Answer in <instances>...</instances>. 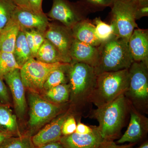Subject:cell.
Here are the masks:
<instances>
[{"mask_svg": "<svg viewBox=\"0 0 148 148\" xmlns=\"http://www.w3.org/2000/svg\"><path fill=\"white\" fill-rule=\"evenodd\" d=\"M130 82L125 93L130 104L142 113L148 110V65L134 62L129 69Z\"/></svg>", "mask_w": 148, "mask_h": 148, "instance_id": "5", "label": "cell"}, {"mask_svg": "<svg viewBox=\"0 0 148 148\" xmlns=\"http://www.w3.org/2000/svg\"><path fill=\"white\" fill-rule=\"evenodd\" d=\"M89 12L80 1L74 3L68 0H53L48 16L71 29L78 22L87 18Z\"/></svg>", "mask_w": 148, "mask_h": 148, "instance_id": "9", "label": "cell"}, {"mask_svg": "<svg viewBox=\"0 0 148 148\" xmlns=\"http://www.w3.org/2000/svg\"><path fill=\"white\" fill-rule=\"evenodd\" d=\"M45 39L48 40L57 49L65 63L72 62L70 52L74 39L71 29L64 25L49 23L44 32Z\"/></svg>", "mask_w": 148, "mask_h": 148, "instance_id": "10", "label": "cell"}, {"mask_svg": "<svg viewBox=\"0 0 148 148\" xmlns=\"http://www.w3.org/2000/svg\"><path fill=\"white\" fill-rule=\"evenodd\" d=\"M71 29L75 39L94 46L101 45L95 36V25L88 18L78 22Z\"/></svg>", "mask_w": 148, "mask_h": 148, "instance_id": "18", "label": "cell"}, {"mask_svg": "<svg viewBox=\"0 0 148 148\" xmlns=\"http://www.w3.org/2000/svg\"><path fill=\"white\" fill-rule=\"evenodd\" d=\"M45 91V99L54 104L61 105L70 100V87L69 84L59 85Z\"/></svg>", "mask_w": 148, "mask_h": 148, "instance_id": "24", "label": "cell"}, {"mask_svg": "<svg viewBox=\"0 0 148 148\" xmlns=\"http://www.w3.org/2000/svg\"><path fill=\"white\" fill-rule=\"evenodd\" d=\"M8 106L0 105V131L13 136H22L16 116Z\"/></svg>", "mask_w": 148, "mask_h": 148, "instance_id": "20", "label": "cell"}, {"mask_svg": "<svg viewBox=\"0 0 148 148\" xmlns=\"http://www.w3.org/2000/svg\"><path fill=\"white\" fill-rule=\"evenodd\" d=\"M22 30L24 31V34H25L26 40H27L28 46H29L31 51H32L33 57L35 58L36 56V52H35L34 43L32 32H31V30H29V29H24V30Z\"/></svg>", "mask_w": 148, "mask_h": 148, "instance_id": "34", "label": "cell"}, {"mask_svg": "<svg viewBox=\"0 0 148 148\" xmlns=\"http://www.w3.org/2000/svg\"><path fill=\"white\" fill-rule=\"evenodd\" d=\"M43 0H28L31 10L36 13L43 14L42 10Z\"/></svg>", "mask_w": 148, "mask_h": 148, "instance_id": "35", "label": "cell"}, {"mask_svg": "<svg viewBox=\"0 0 148 148\" xmlns=\"http://www.w3.org/2000/svg\"><path fill=\"white\" fill-rule=\"evenodd\" d=\"M10 88L13 98L14 108L17 116L22 118L26 113L27 101L25 86L21 79L20 69H16L3 77Z\"/></svg>", "mask_w": 148, "mask_h": 148, "instance_id": "14", "label": "cell"}, {"mask_svg": "<svg viewBox=\"0 0 148 148\" xmlns=\"http://www.w3.org/2000/svg\"><path fill=\"white\" fill-rule=\"evenodd\" d=\"M77 123L73 116L70 115L65 120L61 128L62 136H67L75 132Z\"/></svg>", "mask_w": 148, "mask_h": 148, "instance_id": "30", "label": "cell"}, {"mask_svg": "<svg viewBox=\"0 0 148 148\" xmlns=\"http://www.w3.org/2000/svg\"><path fill=\"white\" fill-rule=\"evenodd\" d=\"M148 15V1L144 2L136 5L135 9V18L139 20Z\"/></svg>", "mask_w": 148, "mask_h": 148, "instance_id": "32", "label": "cell"}, {"mask_svg": "<svg viewBox=\"0 0 148 148\" xmlns=\"http://www.w3.org/2000/svg\"><path fill=\"white\" fill-rule=\"evenodd\" d=\"M16 7L12 0H0V31L12 18Z\"/></svg>", "mask_w": 148, "mask_h": 148, "instance_id": "27", "label": "cell"}, {"mask_svg": "<svg viewBox=\"0 0 148 148\" xmlns=\"http://www.w3.org/2000/svg\"><path fill=\"white\" fill-rule=\"evenodd\" d=\"M136 4L129 0H114L112 8V20L117 36L128 42L135 28Z\"/></svg>", "mask_w": 148, "mask_h": 148, "instance_id": "6", "label": "cell"}, {"mask_svg": "<svg viewBox=\"0 0 148 148\" xmlns=\"http://www.w3.org/2000/svg\"><path fill=\"white\" fill-rule=\"evenodd\" d=\"M64 63L47 64L32 58L20 69L24 86L31 92H37L43 89L44 84L51 73Z\"/></svg>", "mask_w": 148, "mask_h": 148, "instance_id": "7", "label": "cell"}, {"mask_svg": "<svg viewBox=\"0 0 148 148\" xmlns=\"http://www.w3.org/2000/svg\"><path fill=\"white\" fill-rule=\"evenodd\" d=\"M0 101L2 104L8 105L10 103V97L7 88L3 79L0 77Z\"/></svg>", "mask_w": 148, "mask_h": 148, "instance_id": "33", "label": "cell"}, {"mask_svg": "<svg viewBox=\"0 0 148 148\" xmlns=\"http://www.w3.org/2000/svg\"><path fill=\"white\" fill-rule=\"evenodd\" d=\"M129 69L117 71L104 72L97 75L90 103L97 108L110 103L128 89Z\"/></svg>", "mask_w": 148, "mask_h": 148, "instance_id": "2", "label": "cell"}, {"mask_svg": "<svg viewBox=\"0 0 148 148\" xmlns=\"http://www.w3.org/2000/svg\"><path fill=\"white\" fill-rule=\"evenodd\" d=\"M70 64L64 63L51 73L44 84L43 89L46 90L59 85L69 83Z\"/></svg>", "mask_w": 148, "mask_h": 148, "instance_id": "23", "label": "cell"}, {"mask_svg": "<svg viewBox=\"0 0 148 148\" xmlns=\"http://www.w3.org/2000/svg\"><path fill=\"white\" fill-rule=\"evenodd\" d=\"M114 0H81L84 6L89 11V12L101 10L107 7L110 6L112 5Z\"/></svg>", "mask_w": 148, "mask_h": 148, "instance_id": "29", "label": "cell"}, {"mask_svg": "<svg viewBox=\"0 0 148 148\" xmlns=\"http://www.w3.org/2000/svg\"><path fill=\"white\" fill-rule=\"evenodd\" d=\"M128 47L134 62L148 65V31L137 28L128 42Z\"/></svg>", "mask_w": 148, "mask_h": 148, "instance_id": "17", "label": "cell"}, {"mask_svg": "<svg viewBox=\"0 0 148 148\" xmlns=\"http://www.w3.org/2000/svg\"><path fill=\"white\" fill-rule=\"evenodd\" d=\"M106 141L101 136L98 126H93L90 133L80 134L75 132L62 136L59 142L65 148H101Z\"/></svg>", "mask_w": 148, "mask_h": 148, "instance_id": "12", "label": "cell"}, {"mask_svg": "<svg viewBox=\"0 0 148 148\" xmlns=\"http://www.w3.org/2000/svg\"><path fill=\"white\" fill-rule=\"evenodd\" d=\"M17 7L31 10L28 0H12Z\"/></svg>", "mask_w": 148, "mask_h": 148, "instance_id": "38", "label": "cell"}, {"mask_svg": "<svg viewBox=\"0 0 148 148\" xmlns=\"http://www.w3.org/2000/svg\"><path fill=\"white\" fill-rule=\"evenodd\" d=\"M13 53L21 68L31 58H34L27 44L25 34L21 29L18 32Z\"/></svg>", "mask_w": 148, "mask_h": 148, "instance_id": "22", "label": "cell"}, {"mask_svg": "<svg viewBox=\"0 0 148 148\" xmlns=\"http://www.w3.org/2000/svg\"><path fill=\"white\" fill-rule=\"evenodd\" d=\"M70 115L69 111L62 113L32 136V141L35 147L38 148L48 143L59 142L62 136V125Z\"/></svg>", "mask_w": 148, "mask_h": 148, "instance_id": "13", "label": "cell"}, {"mask_svg": "<svg viewBox=\"0 0 148 148\" xmlns=\"http://www.w3.org/2000/svg\"><path fill=\"white\" fill-rule=\"evenodd\" d=\"M21 27L13 18L0 31V52L13 53Z\"/></svg>", "mask_w": 148, "mask_h": 148, "instance_id": "19", "label": "cell"}, {"mask_svg": "<svg viewBox=\"0 0 148 148\" xmlns=\"http://www.w3.org/2000/svg\"><path fill=\"white\" fill-rule=\"evenodd\" d=\"M130 103L124 94L110 103L91 112V118L97 120L99 132L106 141H114L119 137L130 109Z\"/></svg>", "mask_w": 148, "mask_h": 148, "instance_id": "1", "label": "cell"}, {"mask_svg": "<svg viewBox=\"0 0 148 148\" xmlns=\"http://www.w3.org/2000/svg\"><path fill=\"white\" fill-rule=\"evenodd\" d=\"M13 53L0 52V77H3L16 69H20Z\"/></svg>", "mask_w": 148, "mask_h": 148, "instance_id": "26", "label": "cell"}, {"mask_svg": "<svg viewBox=\"0 0 148 148\" xmlns=\"http://www.w3.org/2000/svg\"><path fill=\"white\" fill-rule=\"evenodd\" d=\"M92 23L95 26V36L101 43L117 36L115 27L112 22L109 24L102 21L100 17H97L94 19Z\"/></svg>", "mask_w": 148, "mask_h": 148, "instance_id": "25", "label": "cell"}, {"mask_svg": "<svg viewBox=\"0 0 148 148\" xmlns=\"http://www.w3.org/2000/svg\"><path fill=\"white\" fill-rule=\"evenodd\" d=\"M12 136H13L10 134L0 131V145H1L6 140Z\"/></svg>", "mask_w": 148, "mask_h": 148, "instance_id": "40", "label": "cell"}, {"mask_svg": "<svg viewBox=\"0 0 148 148\" xmlns=\"http://www.w3.org/2000/svg\"><path fill=\"white\" fill-rule=\"evenodd\" d=\"M30 110L28 123L32 131L39 129L58 115L62 113L61 105L49 102L37 92H31L29 95Z\"/></svg>", "mask_w": 148, "mask_h": 148, "instance_id": "8", "label": "cell"}, {"mask_svg": "<svg viewBox=\"0 0 148 148\" xmlns=\"http://www.w3.org/2000/svg\"><path fill=\"white\" fill-rule=\"evenodd\" d=\"M93 127V125L88 126L79 121L77 124L76 129L75 132L80 134H88L92 132Z\"/></svg>", "mask_w": 148, "mask_h": 148, "instance_id": "36", "label": "cell"}, {"mask_svg": "<svg viewBox=\"0 0 148 148\" xmlns=\"http://www.w3.org/2000/svg\"><path fill=\"white\" fill-rule=\"evenodd\" d=\"M30 30L32 32V36H33V40L34 43L35 52L36 56L37 51L40 47L42 45L45 39L44 36V33L38 30H34V29H32Z\"/></svg>", "mask_w": 148, "mask_h": 148, "instance_id": "31", "label": "cell"}, {"mask_svg": "<svg viewBox=\"0 0 148 148\" xmlns=\"http://www.w3.org/2000/svg\"><path fill=\"white\" fill-rule=\"evenodd\" d=\"M138 148H148V143L147 141L143 143L140 147Z\"/></svg>", "mask_w": 148, "mask_h": 148, "instance_id": "42", "label": "cell"}, {"mask_svg": "<svg viewBox=\"0 0 148 148\" xmlns=\"http://www.w3.org/2000/svg\"><path fill=\"white\" fill-rule=\"evenodd\" d=\"M97 75L95 69L87 64L72 61L69 73L70 98L78 106L85 107L90 103Z\"/></svg>", "mask_w": 148, "mask_h": 148, "instance_id": "4", "label": "cell"}, {"mask_svg": "<svg viewBox=\"0 0 148 148\" xmlns=\"http://www.w3.org/2000/svg\"><path fill=\"white\" fill-rule=\"evenodd\" d=\"M134 145V143H130L128 145H117L114 141H106L101 148H132Z\"/></svg>", "mask_w": 148, "mask_h": 148, "instance_id": "37", "label": "cell"}, {"mask_svg": "<svg viewBox=\"0 0 148 148\" xmlns=\"http://www.w3.org/2000/svg\"><path fill=\"white\" fill-rule=\"evenodd\" d=\"M70 54L72 61L84 63L94 68L99 61V47L90 45L74 39Z\"/></svg>", "mask_w": 148, "mask_h": 148, "instance_id": "16", "label": "cell"}, {"mask_svg": "<svg viewBox=\"0 0 148 148\" xmlns=\"http://www.w3.org/2000/svg\"><path fill=\"white\" fill-rule=\"evenodd\" d=\"M100 56L94 68L97 75L104 72L128 69L134 62L128 47V42L116 36L99 46Z\"/></svg>", "mask_w": 148, "mask_h": 148, "instance_id": "3", "label": "cell"}, {"mask_svg": "<svg viewBox=\"0 0 148 148\" xmlns=\"http://www.w3.org/2000/svg\"><path fill=\"white\" fill-rule=\"evenodd\" d=\"M0 148H37L33 144L32 137L28 135L14 136L6 140L0 145Z\"/></svg>", "mask_w": 148, "mask_h": 148, "instance_id": "28", "label": "cell"}, {"mask_svg": "<svg viewBox=\"0 0 148 148\" xmlns=\"http://www.w3.org/2000/svg\"><path fill=\"white\" fill-rule=\"evenodd\" d=\"M130 120L127 130L117 143H135L141 140L148 132V119L130 104Z\"/></svg>", "mask_w": 148, "mask_h": 148, "instance_id": "11", "label": "cell"}, {"mask_svg": "<svg viewBox=\"0 0 148 148\" xmlns=\"http://www.w3.org/2000/svg\"><path fill=\"white\" fill-rule=\"evenodd\" d=\"M12 18L18 23L21 30L34 29L44 33L49 24L44 13H36L17 6Z\"/></svg>", "mask_w": 148, "mask_h": 148, "instance_id": "15", "label": "cell"}, {"mask_svg": "<svg viewBox=\"0 0 148 148\" xmlns=\"http://www.w3.org/2000/svg\"><path fill=\"white\" fill-rule=\"evenodd\" d=\"M38 148H65L59 142H53L44 145Z\"/></svg>", "mask_w": 148, "mask_h": 148, "instance_id": "39", "label": "cell"}, {"mask_svg": "<svg viewBox=\"0 0 148 148\" xmlns=\"http://www.w3.org/2000/svg\"><path fill=\"white\" fill-rule=\"evenodd\" d=\"M35 58L47 64L66 63L57 49L46 39L37 51Z\"/></svg>", "mask_w": 148, "mask_h": 148, "instance_id": "21", "label": "cell"}, {"mask_svg": "<svg viewBox=\"0 0 148 148\" xmlns=\"http://www.w3.org/2000/svg\"><path fill=\"white\" fill-rule=\"evenodd\" d=\"M130 1L138 4L140 3L148 1V0H129Z\"/></svg>", "mask_w": 148, "mask_h": 148, "instance_id": "41", "label": "cell"}]
</instances>
